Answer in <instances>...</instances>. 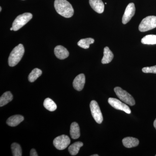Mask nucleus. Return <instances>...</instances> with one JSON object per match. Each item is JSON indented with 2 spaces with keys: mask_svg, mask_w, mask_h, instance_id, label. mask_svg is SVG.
Masks as SVG:
<instances>
[{
  "mask_svg": "<svg viewBox=\"0 0 156 156\" xmlns=\"http://www.w3.org/2000/svg\"><path fill=\"white\" fill-rule=\"evenodd\" d=\"M54 7L57 13L66 18H70L73 15L72 6L66 0H55Z\"/></svg>",
  "mask_w": 156,
  "mask_h": 156,
  "instance_id": "obj_1",
  "label": "nucleus"
},
{
  "mask_svg": "<svg viewBox=\"0 0 156 156\" xmlns=\"http://www.w3.org/2000/svg\"><path fill=\"white\" fill-rule=\"evenodd\" d=\"M24 48L22 44H20L12 50L9 58V64L11 67L17 65L23 56Z\"/></svg>",
  "mask_w": 156,
  "mask_h": 156,
  "instance_id": "obj_2",
  "label": "nucleus"
},
{
  "mask_svg": "<svg viewBox=\"0 0 156 156\" xmlns=\"http://www.w3.org/2000/svg\"><path fill=\"white\" fill-rule=\"evenodd\" d=\"M32 14L30 13H25L17 16L12 24L13 30L17 31L24 26L32 18Z\"/></svg>",
  "mask_w": 156,
  "mask_h": 156,
  "instance_id": "obj_3",
  "label": "nucleus"
},
{
  "mask_svg": "<svg viewBox=\"0 0 156 156\" xmlns=\"http://www.w3.org/2000/svg\"><path fill=\"white\" fill-rule=\"evenodd\" d=\"M156 27V16H149L144 18L139 26V30L144 32Z\"/></svg>",
  "mask_w": 156,
  "mask_h": 156,
  "instance_id": "obj_4",
  "label": "nucleus"
},
{
  "mask_svg": "<svg viewBox=\"0 0 156 156\" xmlns=\"http://www.w3.org/2000/svg\"><path fill=\"white\" fill-rule=\"evenodd\" d=\"M114 91L117 96L123 102L131 106H133L135 104L134 98L127 91L119 87H115Z\"/></svg>",
  "mask_w": 156,
  "mask_h": 156,
  "instance_id": "obj_5",
  "label": "nucleus"
},
{
  "mask_svg": "<svg viewBox=\"0 0 156 156\" xmlns=\"http://www.w3.org/2000/svg\"><path fill=\"white\" fill-rule=\"evenodd\" d=\"M90 108L92 117L95 122L98 124H101L103 122V116L97 101H92L90 104Z\"/></svg>",
  "mask_w": 156,
  "mask_h": 156,
  "instance_id": "obj_6",
  "label": "nucleus"
},
{
  "mask_svg": "<svg viewBox=\"0 0 156 156\" xmlns=\"http://www.w3.org/2000/svg\"><path fill=\"white\" fill-rule=\"evenodd\" d=\"M53 145L58 150L65 149L70 144V139L67 135H62L57 136L53 141Z\"/></svg>",
  "mask_w": 156,
  "mask_h": 156,
  "instance_id": "obj_7",
  "label": "nucleus"
},
{
  "mask_svg": "<svg viewBox=\"0 0 156 156\" xmlns=\"http://www.w3.org/2000/svg\"><path fill=\"white\" fill-rule=\"evenodd\" d=\"M108 102L112 107L116 109L123 111L128 114H131V110L130 108L126 104L122 102L119 99L110 98L108 99Z\"/></svg>",
  "mask_w": 156,
  "mask_h": 156,
  "instance_id": "obj_8",
  "label": "nucleus"
},
{
  "mask_svg": "<svg viewBox=\"0 0 156 156\" xmlns=\"http://www.w3.org/2000/svg\"><path fill=\"white\" fill-rule=\"evenodd\" d=\"M135 12V7L133 3L128 4L126 7L125 13L122 17V23L126 24L128 23L132 17L134 16Z\"/></svg>",
  "mask_w": 156,
  "mask_h": 156,
  "instance_id": "obj_9",
  "label": "nucleus"
},
{
  "mask_svg": "<svg viewBox=\"0 0 156 156\" xmlns=\"http://www.w3.org/2000/svg\"><path fill=\"white\" fill-rule=\"evenodd\" d=\"M86 83V77L84 74H80L77 76L73 82L74 88L77 91H81L83 89Z\"/></svg>",
  "mask_w": 156,
  "mask_h": 156,
  "instance_id": "obj_10",
  "label": "nucleus"
},
{
  "mask_svg": "<svg viewBox=\"0 0 156 156\" xmlns=\"http://www.w3.org/2000/svg\"><path fill=\"white\" fill-rule=\"evenodd\" d=\"M54 53L56 57L60 59H64L69 56V53L67 49L61 45H58L55 47Z\"/></svg>",
  "mask_w": 156,
  "mask_h": 156,
  "instance_id": "obj_11",
  "label": "nucleus"
},
{
  "mask_svg": "<svg viewBox=\"0 0 156 156\" xmlns=\"http://www.w3.org/2000/svg\"><path fill=\"white\" fill-rule=\"evenodd\" d=\"M89 4L93 10L98 13L101 14L104 11L105 5L102 0H89Z\"/></svg>",
  "mask_w": 156,
  "mask_h": 156,
  "instance_id": "obj_12",
  "label": "nucleus"
},
{
  "mask_svg": "<svg viewBox=\"0 0 156 156\" xmlns=\"http://www.w3.org/2000/svg\"><path fill=\"white\" fill-rule=\"evenodd\" d=\"M24 120V118L21 115H14L9 117L7 120V125L11 127H15L18 126Z\"/></svg>",
  "mask_w": 156,
  "mask_h": 156,
  "instance_id": "obj_13",
  "label": "nucleus"
},
{
  "mask_svg": "<svg viewBox=\"0 0 156 156\" xmlns=\"http://www.w3.org/2000/svg\"><path fill=\"white\" fill-rule=\"evenodd\" d=\"M123 145L127 148L135 147L138 145L139 141L138 139L133 137H126L122 140Z\"/></svg>",
  "mask_w": 156,
  "mask_h": 156,
  "instance_id": "obj_14",
  "label": "nucleus"
},
{
  "mask_svg": "<svg viewBox=\"0 0 156 156\" xmlns=\"http://www.w3.org/2000/svg\"><path fill=\"white\" fill-rule=\"evenodd\" d=\"M113 58V53L110 50L108 47L105 48L104 49V56L101 60V63L104 64L110 63Z\"/></svg>",
  "mask_w": 156,
  "mask_h": 156,
  "instance_id": "obj_15",
  "label": "nucleus"
},
{
  "mask_svg": "<svg viewBox=\"0 0 156 156\" xmlns=\"http://www.w3.org/2000/svg\"><path fill=\"white\" fill-rule=\"evenodd\" d=\"M70 134L73 139H77L80 137V128L77 123L74 122L72 123L70 126Z\"/></svg>",
  "mask_w": 156,
  "mask_h": 156,
  "instance_id": "obj_16",
  "label": "nucleus"
},
{
  "mask_svg": "<svg viewBox=\"0 0 156 156\" xmlns=\"http://www.w3.org/2000/svg\"><path fill=\"white\" fill-rule=\"evenodd\" d=\"M13 96L11 92H5L0 98V106H5L13 100Z\"/></svg>",
  "mask_w": 156,
  "mask_h": 156,
  "instance_id": "obj_17",
  "label": "nucleus"
},
{
  "mask_svg": "<svg viewBox=\"0 0 156 156\" xmlns=\"http://www.w3.org/2000/svg\"><path fill=\"white\" fill-rule=\"evenodd\" d=\"M83 145V142L78 141L73 144L69 147L68 150L71 155L75 156L77 154L80 148Z\"/></svg>",
  "mask_w": 156,
  "mask_h": 156,
  "instance_id": "obj_18",
  "label": "nucleus"
},
{
  "mask_svg": "<svg viewBox=\"0 0 156 156\" xmlns=\"http://www.w3.org/2000/svg\"><path fill=\"white\" fill-rule=\"evenodd\" d=\"M44 106L45 108L50 112H53L57 108V105L54 101L50 98L45 99L44 102Z\"/></svg>",
  "mask_w": 156,
  "mask_h": 156,
  "instance_id": "obj_19",
  "label": "nucleus"
},
{
  "mask_svg": "<svg viewBox=\"0 0 156 156\" xmlns=\"http://www.w3.org/2000/svg\"><path fill=\"white\" fill-rule=\"evenodd\" d=\"M94 39L92 38H87L86 39H82L78 42L77 44L79 47L87 49L89 48V46L91 44L94 43Z\"/></svg>",
  "mask_w": 156,
  "mask_h": 156,
  "instance_id": "obj_20",
  "label": "nucleus"
},
{
  "mask_svg": "<svg viewBox=\"0 0 156 156\" xmlns=\"http://www.w3.org/2000/svg\"><path fill=\"white\" fill-rule=\"evenodd\" d=\"M42 74V71L38 68H35L32 71L28 76V80L31 83L36 80Z\"/></svg>",
  "mask_w": 156,
  "mask_h": 156,
  "instance_id": "obj_21",
  "label": "nucleus"
},
{
  "mask_svg": "<svg viewBox=\"0 0 156 156\" xmlns=\"http://www.w3.org/2000/svg\"><path fill=\"white\" fill-rule=\"evenodd\" d=\"M141 42L142 44H156V35H147L141 39Z\"/></svg>",
  "mask_w": 156,
  "mask_h": 156,
  "instance_id": "obj_22",
  "label": "nucleus"
},
{
  "mask_svg": "<svg viewBox=\"0 0 156 156\" xmlns=\"http://www.w3.org/2000/svg\"><path fill=\"white\" fill-rule=\"evenodd\" d=\"M12 154L14 156H21L22 155V149L21 147L18 144L14 143L11 145Z\"/></svg>",
  "mask_w": 156,
  "mask_h": 156,
  "instance_id": "obj_23",
  "label": "nucleus"
},
{
  "mask_svg": "<svg viewBox=\"0 0 156 156\" xmlns=\"http://www.w3.org/2000/svg\"><path fill=\"white\" fill-rule=\"evenodd\" d=\"M142 71L143 72L146 73H151L156 74V65L154 66H151V67L143 68L142 69Z\"/></svg>",
  "mask_w": 156,
  "mask_h": 156,
  "instance_id": "obj_24",
  "label": "nucleus"
},
{
  "mask_svg": "<svg viewBox=\"0 0 156 156\" xmlns=\"http://www.w3.org/2000/svg\"><path fill=\"white\" fill-rule=\"evenodd\" d=\"M30 156H38V155L37 154L36 151L34 149H32L30 152Z\"/></svg>",
  "mask_w": 156,
  "mask_h": 156,
  "instance_id": "obj_25",
  "label": "nucleus"
},
{
  "mask_svg": "<svg viewBox=\"0 0 156 156\" xmlns=\"http://www.w3.org/2000/svg\"><path fill=\"white\" fill-rule=\"evenodd\" d=\"M154 127L156 129V119L155 120V121H154Z\"/></svg>",
  "mask_w": 156,
  "mask_h": 156,
  "instance_id": "obj_26",
  "label": "nucleus"
},
{
  "mask_svg": "<svg viewBox=\"0 0 156 156\" xmlns=\"http://www.w3.org/2000/svg\"><path fill=\"white\" fill-rule=\"evenodd\" d=\"M98 154H94V155H91V156H98Z\"/></svg>",
  "mask_w": 156,
  "mask_h": 156,
  "instance_id": "obj_27",
  "label": "nucleus"
},
{
  "mask_svg": "<svg viewBox=\"0 0 156 156\" xmlns=\"http://www.w3.org/2000/svg\"><path fill=\"white\" fill-rule=\"evenodd\" d=\"M10 30H13V27H11V28H10Z\"/></svg>",
  "mask_w": 156,
  "mask_h": 156,
  "instance_id": "obj_28",
  "label": "nucleus"
},
{
  "mask_svg": "<svg viewBox=\"0 0 156 156\" xmlns=\"http://www.w3.org/2000/svg\"><path fill=\"white\" fill-rule=\"evenodd\" d=\"M2 7H0V11H2Z\"/></svg>",
  "mask_w": 156,
  "mask_h": 156,
  "instance_id": "obj_29",
  "label": "nucleus"
},
{
  "mask_svg": "<svg viewBox=\"0 0 156 156\" xmlns=\"http://www.w3.org/2000/svg\"></svg>",
  "mask_w": 156,
  "mask_h": 156,
  "instance_id": "obj_30",
  "label": "nucleus"
},
{
  "mask_svg": "<svg viewBox=\"0 0 156 156\" xmlns=\"http://www.w3.org/2000/svg\"></svg>",
  "mask_w": 156,
  "mask_h": 156,
  "instance_id": "obj_31",
  "label": "nucleus"
}]
</instances>
